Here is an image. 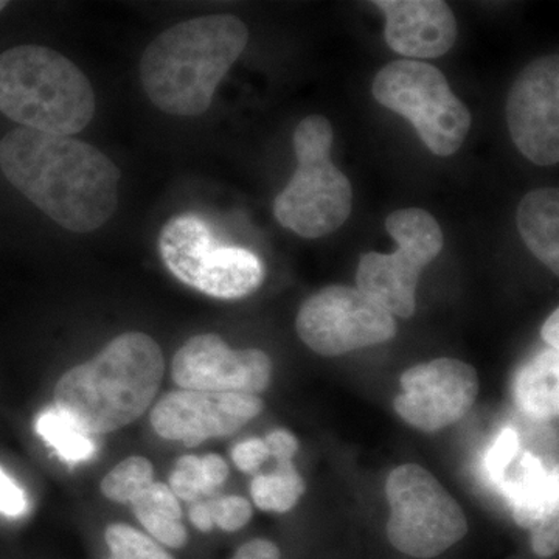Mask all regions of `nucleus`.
I'll use <instances>...</instances> for the list:
<instances>
[{"label": "nucleus", "instance_id": "1", "mask_svg": "<svg viewBox=\"0 0 559 559\" xmlns=\"http://www.w3.org/2000/svg\"><path fill=\"white\" fill-rule=\"evenodd\" d=\"M0 170L62 229L90 234L119 204L120 171L100 150L68 135L16 128L0 140Z\"/></svg>", "mask_w": 559, "mask_h": 559}, {"label": "nucleus", "instance_id": "2", "mask_svg": "<svg viewBox=\"0 0 559 559\" xmlns=\"http://www.w3.org/2000/svg\"><path fill=\"white\" fill-rule=\"evenodd\" d=\"M240 17L212 14L179 22L143 51L140 81L151 103L176 117L207 112L221 81L248 46Z\"/></svg>", "mask_w": 559, "mask_h": 559}, {"label": "nucleus", "instance_id": "3", "mask_svg": "<svg viewBox=\"0 0 559 559\" xmlns=\"http://www.w3.org/2000/svg\"><path fill=\"white\" fill-rule=\"evenodd\" d=\"M165 373L162 348L140 331L120 334L87 362L62 374L55 406L84 432L109 433L142 417Z\"/></svg>", "mask_w": 559, "mask_h": 559}, {"label": "nucleus", "instance_id": "4", "mask_svg": "<svg viewBox=\"0 0 559 559\" xmlns=\"http://www.w3.org/2000/svg\"><path fill=\"white\" fill-rule=\"evenodd\" d=\"M0 112L21 128L70 138L94 119V87L60 51L22 44L0 53Z\"/></svg>", "mask_w": 559, "mask_h": 559}, {"label": "nucleus", "instance_id": "5", "mask_svg": "<svg viewBox=\"0 0 559 559\" xmlns=\"http://www.w3.org/2000/svg\"><path fill=\"white\" fill-rule=\"evenodd\" d=\"M293 143L297 170L275 198V218L300 237H325L342 227L353 209L352 183L331 162L330 120L323 116L301 120Z\"/></svg>", "mask_w": 559, "mask_h": 559}, {"label": "nucleus", "instance_id": "6", "mask_svg": "<svg viewBox=\"0 0 559 559\" xmlns=\"http://www.w3.org/2000/svg\"><path fill=\"white\" fill-rule=\"evenodd\" d=\"M159 252L167 270L183 285L215 299L237 300L263 283V263L255 253L216 241L200 216H175L165 224Z\"/></svg>", "mask_w": 559, "mask_h": 559}, {"label": "nucleus", "instance_id": "7", "mask_svg": "<svg viewBox=\"0 0 559 559\" xmlns=\"http://www.w3.org/2000/svg\"><path fill=\"white\" fill-rule=\"evenodd\" d=\"M374 100L414 124L436 156H452L471 128L468 108L451 91L447 76L423 61L390 62L373 81Z\"/></svg>", "mask_w": 559, "mask_h": 559}, {"label": "nucleus", "instance_id": "8", "mask_svg": "<svg viewBox=\"0 0 559 559\" xmlns=\"http://www.w3.org/2000/svg\"><path fill=\"white\" fill-rule=\"evenodd\" d=\"M385 495L390 544L409 557H439L468 532L457 500L423 466L407 463L393 469Z\"/></svg>", "mask_w": 559, "mask_h": 559}, {"label": "nucleus", "instance_id": "9", "mask_svg": "<svg viewBox=\"0 0 559 559\" xmlns=\"http://www.w3.org/2000/svg\"><path fill=\"white\" fill-rule=\"evenodd\" d=\"M385 227L399 245L393 253H364L356 271V288L392 316L409 319L423 270L443 249V231L423 209H401L389 215Z\"/></svg>", "mask_w": 559, "mask_h": 559}, {"label": "nucleus", "instance_id": "10", "mask_svg": "<svg viewBox=\"0 0 559 559\" xmlns=\"http://www.w3.org/2000/svg\"><path fill=\"white\" fill-rule=\"evenodd\" d=\"M297 334L322 356H341L395 337V318L358 288L329 286L304 301Z\"/></svg>", "mask_w": 559, "mask_h": 559}, {"label": "nucleus", "instance_id": "11", "mask_svg": "<svg viewBox=\"0 0 559 559\" xmlns=\"http://www.w3.org/2000/svg\"><path fill=\"white\" fill-rule=\"evenodd\" d=\"M393 401L396 414L425 432H437L465 417L479 395V377L469 364L439 358L404 371Z\"/></svg>", "mask_w": 559, "mask_h": 559}, {"label": "nucleus", "instance_id": "12", "mask_svg": "<svg viewBox=\"0 0 559 559\" xmlns=\"http://www.w3.org/2000/svg\"><path fill=\"white\" fill-rule=\"evenodd\" d=\"M171 377L182 390L259 396L270 388L272 362L261 349H231L218 334H198L176 353Z\"/></svg>", "mask_w": 559, "mask_h": 559}, {"label": "nucleus", "instance_id": "13", "mask_svg": "<svg viewBox=\"0 0 559 559\" xmlns=\"http://www.w3.org/2000/svg\"><path fill=\"white\" fill-rule=\"evenodd\" d=\"M507 121L516 148L533 164L559 160V60L557 55L530 62L514 81Z\"/></svg>", "mask_w": 559, "mask_h": 559}, {"label": "nucleus", "instance_id": "14", "mask_svg": "<svg viewBox=\"0 0 559 559\" xmlns=\"http://www.w3.org/2000/svg\"><path fill=\"white\" fill-rule=\"evenodd\" d=\"M263 401L245 393H167L151 412V426L157 436L198 447L209 439L231 436L263 411Z\"/></svg>", "mask_w": 559, "mask_h": 559}, {"label": "nucleus", "instance_id": "15", "mask_svg": "<svg viewBox=\"0 0 559 559\" xmlns=\"http://www.w3.org/2000/svg\"><path fill=\"white\" fill-rule=\"evenodd\" d=\"M385 14L390 49L409 60H428L448 53L457 39V22L441 0H377Z\"/></svg>", "mask_w": 559, "mask_h": 559}, {"label": "nucleus", "instance_id": "16", "mask_svg": "<svg viewBox=\"0 0 559 559\" xmlns=\"http://www.w3.org/2000/svg\"><path fill=\"white\" fill-rule=\"evenodd\" d=\"M499 488L509 498L514 521L522 528L533 530L558 514V469L544 468L543 462L530 452L518 454Z\"/></svg>", "mask_w": 559, "mask_h": 559}, {"label": "nucleus", "instance_id": "17", "mask_svg": "<svg viewBox=\"0 0 559 559\" xmlns=\"http://www.w3.org/2000/svg\"><path fill=\"white\" fill-rule=\"evenodd\" d=\"M518 229L533 255L555 274L559 272V191L538 189L522 198Z\"/></svg>", "mask_w": 559, "mask_h": 559}, {"label": "nucleus", "instance_id": "18", "mask_svg": "<svg viewBox=\"0 0 559 559\" xmlns=\"http://www.w3.org/2000/svg\"><path fill=\"white\" fill-rule=\"evenodd\" d=\"M514 401L528 417L546 421L559 411V352L547 348L518 371Z\"/></svg>", "mask_w": 559, "mask_h": 559}, {"label": "nucleus", "instance_id": "19", "mask_svg": "<svg viewBox=\"0 0 559 559\" xmlns=\"http://www.w3.org/2000/svg\"><path fill=\"white\" fill-rule=\"evenodd\" d=\"M36 432L66 463L87 462L97 452V444L57 406L47 407L36 418Z\"/></svg>", "mask_w": 559, "mask_h": 559}, {"label": "nucleus", "instance_id": "20", "mask_svg": "<svg viewBox=\"0 0 559 559\" xmlns=\"http://www.w3.org/2000/svg\"><path fill=\"white\" fill-rule=\"evenodd\" d=\"M305 492L301 479L293 462L278 463V468L271 474H260L250 484L253 502L263 511L286 513L293 510Z\"/></svg>", "mask_w": 559, "mask_h": 559}, {"label": "nucleus", "instance_id": "21", "mask_svg": "<svg viewBox=\"0 0 559 559\" xmlns=\"http://www.w3.org/2000/svg\"><path fill=\"white\" fill-rule=\"evenodd\" d=\"M153 481V463L140 455H132L106 474L105 479L102 480V492L112 502L128 506L134 502Z\"/></svg>", "mask_w": 559, "mask_h": 559}, {"label": "nucleus", "instance_id": "22", "mask_svg": "<svg viewBox=\"0 0 559 559\" xmlns=\"http://www.w3.org/2000/svg\"><path fill=\"white\" fill-rule=\"evenodd\" d=\"M106 544L114 558L175 559L157 540L127 524H112L105 532Z\"/></svg>", "mask_w": 559, "mask_h": 559}, {"label": "nucleus", "instance_id": "23", "mask_svg": "<svg viewBox=\"0 0 559 559\" xmlns=\"http://www.w3.org/2000/svg\"><path fill=\"white\" fill-rule=\"evenodd\" d=\"M168 487L175 492L176 498L186 502H194L201 496L209 495L201 459L197 455L180 457L173 469Z\"/></svg>", "mask_w": 559, "mask_h": 559}, {"label": "nucleus", "instance_id": "24", "mask_svg": "<svg viewBox=\"0 0 559 559\" xmlns=\"http://www.w3.org/2000/svg\"><path fill=\"white\" fill-rule=\"evenodd\" d=\"M520 452L521 441L516 430L503 429L485 457V473H487L488 479L499 487L507 469L510 468Z\"/></svg>", "mask_w": 559, "mask_h": 559}, {"label": "nucleus", "instance_id": "25", "mask_svg": "<svg viewBox=\"0 0 559 559\" xmlns=\"http://www.w3.org/2000/svg\"><path fill=\"white\" fill-rule=\"evenodd\" d=\"M135 513H154L162 516L171 518L180 521L182 509H180L179 499L170 487L160 481H153L134 502L131 503Z\"/></svg>", "mask_w": 559, "mask_h": 559}, {"label": "nucleus", "instance_id": "26", "mask_svg": "<svg viewBox=\"0 0 559 559\" xmlns=\"http://www.w3.org/2000/svg\"><path fill=\"white\" fill-rule=\"evenodd\" d=\"M213 524L224 532H237L245 527L252 518V506L240 496H226L209 502Z\"/></svg>", "mask_w": 559, "mask_h": 559}, {"label": "nucleus", "instance_id": "27", "mask_svg": "<svg viewBox=\"0 0 559 559\" xmlns=\"http://www.w3.org/2000/svg\"><path fill=\"white\" fill-rule=\"evenodd\" d=\"M135 516L157 543L171 547V549H180L186 546L189 535H187L182 522L154 513H135Z\"/></svg>", "mask_w": 559, "mask_h": 559}, {"label": "nucleus", "instance_id": "28", "mask_svg": "<svg viewBox=\"0 0 559 559\" xmlns=\"http://www.w3.org/2000/svg\"><path fill=\"white\" fill-rule=\"evenodd\" d=\"M31 510L27 495L0 466V514L17 520Z\"/></svg>", "mask_w": 559, "mask_h": 559}, {"label": "nucleus", "instance_id": "29", "mask_svg": "<svg viewBox=\"0 0 559 559\" xmlns=\"http://www.w3.org/2000/svg\"><path fill=\"white\" fill-rule=\"evenodd\" d=\"M267 459H270V451L261 439L241 441L231 450V460L242 473H255Z\"/></svg>", "mask_w": 559, "mask_h": 559}, {"label": "nucleus", "instance_id": "30", "mask_svg": "<svg viewBox=\"0 0 559 559\" xmlns=\"http://www.w3.org/2000/svg\"><path fill=\"white\" fill-rule=\"evenodd\" d=\"M532 547L538 557H554L559 547V518L558 514L540 522L532 530Z\"/></svg>", "mask_w": 559, "mask_h": 559}, {"label": "nucleus", "instance_id": "31", "mask_svg": "<svg viewBox=\"0 0 559 559\" xmlns=\"http://www.w3.org/2000/svg\"><path fill=\"white\" fill-rule=\"evenodd\" d=\"M270 457H275L278 463L293 462L294 455L299 451V441L293 433L285 429L274 430L264 439Z\"/></svg>", "mask_w": 559, "mask_h": 559}, {"label": "nucleus", "instance_id": "32", "mask_svg": "<svg viewBox=\"0 0 559 559\" xmlns=\"http://www.w3.org/2000/svg\"><path fill=\"white\" fill-rule=\"evenodd\" d=\"M202 473H204L205 487L209 495L216 491L229 477V466L226 460L216 454H209L201 459Z\"/></svg>", "mask_w": 559, "mask_h": 559}, {"label": "nucleus", "instance_id": "33", "mask_svg": "<svg viewBox=\"0 0 559 559\" xmlns=\"http://www.w3.org/2000/svg\"><path fill=\"white\" fill-rule=\"evenodd\" d=\"M278 547L267 539H253L238 549L231 559H280Z\"/></svg>", "mask_w": 559, "mask_h": 559}, {"label": "nucleus", "instance_id": "34", "mask_svg": "<svg viewBox=\"0 0 559 559\" xmlns=\"http://www.w3.org/2000/svg\"><path fill=\"white\" fill-rule=\"evenodd\" d=\"M190 521L201 532H210L215 527L209 503H194L190 509Z\"/></svg>", "mask_w": 559, "mask_h": 559}, {"label": "nucleus", "instance_id": "35", "mask_svg": "<svg viewBox=\"0 0 559 559\" xmlns=\"http://www.w3.org/2000/svg\"><path fill=\"white\" fill-rule=\"evenodd\" d=\"M540 336L549 348H559V310L551 312L550 318L544 322Z\"/></svg>", "mask_w": 559, "mask_h": 559}, {"label": "nucleus", "instance_id": "36", "mask_svg": "<svg viewBox=\"0 0 559 559\" xmlns=\"http://www.w3.org/2000/svg\"><path fill=\"white\" fill-rule=\"evenodd\" d=\"M7 5H9V2H2V0H0V11L5 10Z\"/></svg>", "mask_w": 559, "mask_h": 559}, {"label": "nucleus", "instance_id": "37", "mask_svg": "<svg viewBox=\"0 0 559 559\" xmlns=\"http://www.w3.org/2000/svg\"><path fill=\"white\" fill-rule=\"evenodd\" d=\"M108 559H120V558H114V557H110V558H108Z\"/></svg>", "mask_w": 559, "mask_h": 559}]
</instances>
